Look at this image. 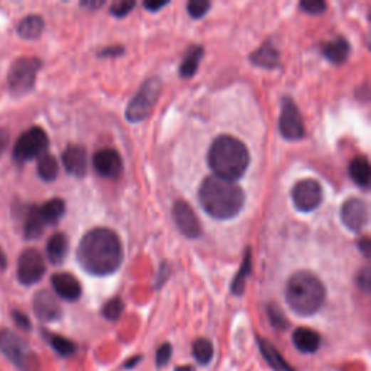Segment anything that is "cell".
<instances>
[{"mask_svg":"<svg viewBox=\"0 0 371 371\" xmlns=\"http://www.w3.org/2000/svg\"><path fill=\"white\" fill-rule=\"evenodd\" d=\"M95 170L106 179H117L123 172V161L116 150H99L93 157Z\"/></svg>","mask_w":371,"mask_h":371,"instance_id":"cell-14","label":"cell"},{"mask_svg":"<svg viewBox=\"0 0 371 371\" xmlns=\"http://www.w3.org/2000/svg\"><path fill=\"white\" fill-rule=\"evenodd\" d=\"M46 224L41 219L38 214V206H32L28 209L25 224H23V234L26 239H38L41 235L44 234Z\"/></svg>","mask_w":371,"mask_h":371,"instance_id":"cell-26","label":"cell"},{"mask_svg":"<svg viewBox=\"0 0 371 371\" xmlns=\"http://www.w3.org/2000/svg\"><path fill=\"white\" fill-rule=\"evenodd\" d=\"M120 54H123L122 47H108L99 53V57H117Z\"/></svg>","mask_w":371,"mask_h":371,"instance_id":"cell-41","label":"cell"},{"mask_svg":"<svg viewBox=\"0 0 371 371\" xmlns=\"http://www.w3.org/2000/svg\"><path fill=\"white\" fill-rule=\"evenodd\" d=\"M8 268V258L5 256V253L0 250V271H4Z\"/></svg>","mask_w":371,"mask_h":371,"instance_id":"cell-45","label":"cell"},{"mask_svg":"<svg viewBox=\"0 0 371 371\" xmlns=\"http://www.w3.org/2000/svg\"><path fill=\"white\" fill-rule=\"evenodd\" d=\"M68 254V238L63 232L54 234L47 242V256L54 266H61Z\"/></svg>","mask_w":371,"mask_h":371,"instance_id":"cell-21","label":"cell"},{"mask_svg":"<svg viewBox=\"0 0 371 371\" xmlns=\"http://www.w3.org/2000/svg\"><path fill=\"white\" fill-rule=\"evenodd\" d=\"M36 170L44 182H54L58 176V161L54 155L46 152L38 158Z\"/></svg>","mask_w":371,"mask_h":371,"instance_id":"cell-28","label":"cell"},{"mask_svg":"<svg viewBox=\"0 0 371 371\" xmlns=\"http://www.w3.org/2000/svg\"><path fill=\"white\" fill-rule=\"evenodd\" d=\"M208 164L214 176L228 182H236L250 166V152L238 138L221 135L209 148Z\"/></svg>","mask_w":371,"mask_h":371,"instance_id":"cell-3","label":"cell"},{"mask_svg":"<svg viewBox=\"0 0 371 371\" xmlns=\"http://www.w3.org/2000/svg\"><path fill=\"white\" fill-rule=\"evenodd\" d=\"M260 352L263 358L267 361V364L274 370V371H296L291 364H288L284 357L280 354V351L267 340L257 337Z\"/></svg>","mask_w":371,"mask_h":371,"instance_id":"cell-20","label":"cell"},{"mask_svg":"<svg viewBox=\"0 0 371 371\" xmlns=\"http://www.w3.org/2000/svg\"><path fill=\"white\" fill-rule=\"evenodd\" d=\"M251 63L263 68H277L280 66V54L274 46L266 43L260 50L251 54Z\"/></svg>","mask_w":371,"mask_h":371,"instance_id":"cell-23","label":"cell"},{"mask_svg":"<svg viewBox=\"0 0 371 371\" xmlns=\"http://www.w3.org/2000/svg\"><path fill=\"white\" fill-rule=\"evenodd\" d=\"M350 177L352 179V182L362 187V189H368L370 186V164L367 157L360 155L355 157L351 164H350Z\"/></svg>","mask_w":371,"mask_h":371,"instance_id":"cell-24","label":"cell"},{"mask_svg":"<svg viewBox=\"0 0 371 371\" xmlns=\"http://www.w3.org/2000/svg\"><path fill=\"white\" fill-rule=\"evenodd\" d=\"M63 164L68 174L85 177L88 173V152L81 145H68L63 152Z\"/></svg>","mask_w":371,"mask_h":371,"instance_id":"cell-16","label":"cell"},{"mask_svg":"<svg viewBox=\"0 0 371 371\" xmlns=\"http://www.w3.org/2000/svg\"><path fill=\"white\" fill-rule=\"evenodd\" d=\"M44 337L48 341V344L51 345V348L61 357H70L77 351V345L63 335L44 333Z\"/></svg>","mask_w":371,"mask_h":371,"instance_id":"cell-31","label":"cell"},{"mask_svg":"<svg viewBox=\"0 0 371 371\" xmlns=\"http://www.w3.org/2000/svg\"><path fill=\"white\" fill-rule=\"evenodd\" d=\"M211 6L212 5L211 2H208V0H190L187 4V12L193 19H200L208 14Z\"/></svg>","mask_w":371,"mask_h":371,"instance_id":"cell-34","label":"cell"},{"mask_svg":"<svg viewBox=\"0 0 371 371\" xmlns=\"http://www.w3.org/2000/svg\"><path fill=\"white\" fill-rule=\"evenodd\" d=\"M293 344L302 354H315L322 344L320 335L310 328H298L293 333Z\"/></svg>","mask_w":371,"mask_h":371,"instance_id":"cell-18","label":"cell"},{"mask_svg":"<svg viewBox=\"0 0 371 371\" xmlns=\"http://www.w3.org/2000/svg\"><path fill=\"white\" fill-rule=\"evenodd\" d=\"M35 316L41 322H56L61 318V306L56 296L48 291H39L32 301Z\"/></svg>","mask_w":371,"mask_h":371,"instance_id":"cell-15","label":"cell"},{"mask_svg":"<svg viewBox=\"0 0 371 371\" xmlns=\"http://www.w3.org/2000/svg\"><path fill=\"white\" fill-rule=\"evenodd\" d=\"M12 318H14L15 323L18 325V328L23 329V331H29V329L32 328L29 318L23 312H21V310H14L12 312Z\"/></svg>","mask_w":371,"mask_h":371,"instance_id":"cell-39","label":"cell"},{"mask_svg":"<svg viewBox=\"0 0 371 371\" xmlns=\"http://www.w3.org/2000/svg\"><path fill=\"white\" fill-rule=\"evenodd\" d=\"M176 371H194L193 365H180L176 368Z\"/></svg>","mask_w":371,"mask_h":371,"instance_id":"cell-47","label":"cell"},{"mask_svg":"<svg viewBox=\"0 0 371 371\" xmlns=\"http://www.w3.org/2000/svg\"><path fill=\"white\" fill-rule=\"evenodd\" d=\"M357 284L360 287V291H362L364 293H368L371 288V271L370 267H364L362 270H360L358 276H357Z\"/></svg>","mask_w":371,"mask_h":371,"instance_id":"cell-38","label":"cell"},{"mask_svg":"<svg viewBox=\"0 0 371 371\" xmlns=\"http://www.w3.org/2000/svg\"><path fill=\"white\" fill-rule=\"evenodd\" d=\"M173 219L179 231L190 238L196 239L202 235V224L196 216L192 206L184 200H176L173 204Z\"/></svg>","mask_w":371,"mask_h":371,"instance_id":"cell-12","label":"cell"},{"mask_svg":"<svg viewBox=\"0 0 371 371\" xmlns=\"http://www.w3.org/2000/svg\"><path fill=\"white\" fill-rule=\"evenodd\" d=\"M123 309H125V305H123V301L120 298H113L110 299L102 309V315L108 319V320H117L122 313H123Z\"/></svg>","mask_w":371,"mask_h":371,"instance_id":"cell-32","label":"cell"},{"mask_svg":"<svg viewBox=\"0 0 371 371\" xmlns=\"http://www.w3.org/2000/svg\"><path fill=\"white\" fill-rule=\"evenodd\" d=\"M167 5H169V2H144V8L151 12H157L158 9H162Z\"/></svg>","mask_w":371,"mask_h":371,"instance_id":"cell-43","label":"cell"},{"mask_svg":"<svg viewBox=\"0 0 371 371\" xmlns=\"http://www.w3.org/2000/svg\"><path fill=\"white\" fill-rule=\"evenodd\" d=\"M44 26V19L39 15H29L18 23L16 31L23 39H38L43 33Z\"/></svg>","mask_w":371,"mask_h":371,"instance_id":"cell-25","label":"cell"},{"mask_svg":"<svg viewBox=\"0 0 371 371\" xmlns=\"http://www.w3.org/2000/svg\"><path fill=\"white\" fill-rule=\"evenodd\" d=\"M161 93V80L157 77L148 78L140 88L137 95L128 103L125 110V117L132 123H140L145 120L152 112Z\"/></svg>","mask_w":371,"mask_h":371,"instance_id":"cell-6","label":"cell"},{"mask_svg":"<svg viewBox=\"0 0 371 371\" xmlns=\"http://www.w3.org/2000/svg\"><path fill=\"white\" fill-rule=\"evenodd\" d=\"M292 200L296 209L301 212H312L318 209L323 200V190L319 182L305 179L295 184L292 190Z\"/></svg>","mask_w":371,"mask_h":371,"instance_id":"cell-11","label":"cell"},{"mask_svg":"<svg viewBox=\"0 0 371 371\" xmlns=\"http://www.w3.org/2000/svg\"><path fill=\"white\" fill-rule=\"evenodd\" d=\"M358 250L362 253L364 257L370 258V254H371V244H370V239L367 236H364L362 239L358 241Z\"/></svg>","mask_w":371,"mask_h":371,"instance_id":"cell-40","label":"cell"},{"mask_svg":"<svg viewBox=\"0 0 371 371\" xmlns=\"http://www.w3.org/2000/svg\"><path fill=\"white\" fill-rule=\"evenodd\" d=\"M0 352L23 371H31L36 362V358L26 341L11 329H0Z\"/></svg>","mask_w":371,"mask_h":371,"instance_id":"cell-7","label":"cell"},{"mask_svg":"<svg viewBox=\"0 0 371 371\" xmlns=\"http://www.w3.org/2000/svg\"><path fill=\"white\" fill-rule=\"evenodd\" d=\"M142 360V357H140V355H137V357H132L130 361H127L125 362V368H134L140 361Z\"/></svg>","mask_w":371,"mask_h":371,"instance_id":"cell-46","label":"cell"},{"mask_svg":"<svg viewBox=\"0 0 371 371\" xmlns=\"http://www.w3.org/2000/svg\"><path fill=\"white\" fill-rule=\"evenodd\" d=\"M77 261L92 276L113 274L123 261V246L119 235L108 228L89 231L78 244Z\"/></svg>","mask_w":371,"mask_h":371,"instance_id":"cell-1","label":"cell"},{"mask_svg":"<svg viewBox=\"0 0 371 371\" xmlns=\"http://www.w3.org/2000/svg\"><path fill=\"white\" fill-rule=\"evenodd\" d=\"M267 315H268V319L271 322V325L276 328V329H280V331H284V329L288 328V322L283 313V310L274 305V303H270L267 305Z\"/></svg>","mask_w":371,"mask_h":371,"instance_id":"cell-33","label":"cell"},{"mask_svg":"<svg viewBox=\"0 0 371 371\" xmlns=\"http://www.w3.org/2000/svg\"><path fill=\"white\" fill-rule=\"evenodd\" d=\"M48 145H50V140L47 132L43 128L39 127L29 128L15 142L14 152H12L14 160L18 164H23L36 157L39 158L41 155L46 154Z\"/></svg>","mask_w":371,"mask_h":371,"instance_id":"cell-8","label":"cell"},{"mask_svg":"<svg viewBox=\"0 0 371 371\" xmlns=\"http://www.w3.org/2000/svg\"><path fill=\"white\" fill-rule=\"evenodd\" d=\"M9 145V132L6 130H0V155H2Z\"/></svg>","mask_w":371,"mask_h":371,"instance_id":"cell-42","label":"cell"},{"mask_svg":"<svg viewBox=\"0 0 371 371\" xmlns=\"http://www.w3.org/2000/svg\"><path fill=\"white\" fill-rule=\"evenodd\" d=\"M202 57H203V48L200 46H193L183 58V63L180 66V75L184 78L193 77L197 73Z\"/></svg>","mask_w":371,"mask_h":371,"instance_id":"cell-29","label":"cell"},{"mask_svg":"<svg viewBox=\"0 0 371 371\" xmlns=\"http://www.w3.org/2000/svg\"><path fill=\"white\" fill-rule=\"evenodd\" d=\"M66 212V203L63 199L56 197L44 204L38 206V214L46 225H56Z\"/></svg>","mask_w":371,"mask_h":371,"instance_id":"cell-22","label":"cell"},{"mask_svg":"<svg viewBox=\"0 0 371 371\" xmlns=\"http://www.w3.org/2000/svg\"><path fill=\"white\" fill-rule=\"evenodd\" d=\"M215 348L211 340L197 338L193 344V357L200 365H208L214 360Z\"/></svg>","mask_w":371,"mask_h":371,"instance_id":"cell-30","label":"cell"},{"mask_svg":"<svg viewBox=\"0 0 371 371\" xmlns=\"http://www.w3.org/2000/svg\"><path fill=\"white\" fill-rule=\"evenodd\" d=\"M278 130L280 134L288 141H299L305 137V122L292 98H283L281 100Z\"/></svg>","mask_w":371,"mask_h":371,"instance_id":"cell-9","label":"cell"},{"mask_svg":"<svg viewBox=\"0 0 371 371\" xmlns=\"http://www.w3.org/2000/svg\"><path fill=\"white\" fill-rule=\"evenodd\" d=\"M137 6L135 2H128V0H120V2H115L110 6V14L116 18L127 16L134 8Z\"/></svg>","mask_w":371,"mask_h":371,"instance_id":"cell-35","label":"cell"},{"mask_svg":"<svg viewBox=\"0 0 371 371\" xmlns=\"http://www.w3.org/2000/svg\"><path fill=\"white\" fill-rule=\"evenodd\" d=\"M172 354H173V348L169 343H164L158 350H157V354H155V362H157V367H164L166 365L170 358H172Z\"/></svg>","mask_w":371,"mask_h":371,"instance_id":"cell-37","label":"cell"},{"mask_svg":"<svg viewBox=\"0 0 371 371\" xmlns=\"http://www.w3.org/2000/svg\"><path fill=\"white\" fill-rule=\"evenodd\" d=\"M47 271L44 257L36 249H26L18 260V280L23 286H33Z\"/></svg>","mask_w":371,"mask_h":371,"instance_id":"cell-10","label":"cell"},{"mask_svg":"<svg viewBox=\"0 0 371 371\" xmlns=\"http://www.w3.org/2000/svg\"><path fill=\"white\" fill-rule=\"evenodd\" d=\"M251 274V250L246 249L242 264L239 271L236 273L232 284H231V292L235 296H242L245 292V284H246V278Z\"/></svg>","mask_w":371,"mask_h":371,"instance_id":"cell-27","label":"cell"},{"mask_svg":"<svg viewBox=\"0 0 371 371\" xmlns=\"http://www.w3.org/2000/svg\"><path fill=\"white\" fill-rule=\"evenodd\" d=\"M54 292L67 302H75L81 296V284L70 273H56L51 277Z\"/></svg>","mask_w":371,"mask_h":371,"instance_id":"cell-17","label":"cell"},{"mask_svg":"<svg viewBox=\"0 0 371 371\" xmlns=\"http://www.w3.org/2000/svg\"><path fill=\"white\" fill-rule=\"evenodd\" d=\"M341 219L351 232H361L368 224V206L364 200L351 197L341 208Z\"/></svg>","mask_w":371,"mask_h":371,"instance_id":"cell-13","label":"cell"},{"mask_svg":"<svg viewBox=\"0 0 371 371\" xmlns=\"http://www.w3.org/2000/svg\"><path fill=\"white\" fill-rule=\"evenodd\" d=\"M325 298V286L312 271L299 270L287 280L286 302L299 316H312L319 312Z\"/></svg>","mask_w":371,"mask_h":371,"instance_id":"cell-4","label":"cell"},{"mask_svg":"<svg viewBox=\"0 0 371 371\" xmlns=\"http://www.w3.org/2000/svg\"><path fill=\"white\" fill-rule=\"evenodd\" d=\"M102 5H103L102 0H98V2H96V0H88V2H81V4H80V6H83V8L89 9V11L99 9Z\"/></svg>","mask_w":371,"mask_h":371,"instance_id":"cell-44","label":"cell"},{"mask_svg":"<svg viewBox=\"0 0 371 371\" xmlns=\"http://www.w3.org/2000/svg\"><path fill=\"white\" fill-rule=\"evenodd\" d=\"M199 202L203 211L215 219L235 218L245 203V194L234 182L216 176L206 177L199 189Z\"/></svg>","mask_w":371,"mask_h":371,"instance_id":"cell-2","label":"cell"},{"mask_svg":"<svg viewBox=\"0 0 371 371\" xmlns=\"http://www.w3.org/2000/svg\"><path fill=\"white\" fill-rule=\"evenodd\" d=\"M41 66L43 63L36 57H21L11 66L8 73V89L12 96L22 98L32 92Z\"/></svg>","mask_w":371,"mask_h":371,"instance_id":"cell-5","label":"cell"},{"mask_svg":"<svg viewBox=\"0 0 371 371\" xmlns=\"http://www.w3.org/2000/svg\"><path fill=\"white\" fill-rule=\"evenodd\" d=\"M351 53V47L350 43L343 38L338 36L333 41H329L323 47H322V54L323 57L333 64H343L348 60V56Z\"/></svg>","mask_w":371,"mask_h":371,"instance_id":"cell-19","label":"cell"},{"mask_svg":"<svg viewBox=\"0 0 371 371\" xmlns=\"http://www.w3.org/2000/svg\"><path fill=\"white\" fill-rule=\"evenodd\" d=\"M299 6L303 12L309 15H320L326 11V4L320 2V0H303Z\"/></svg>","mask_w":371,"mask_h":371,"instance_id":"cell-36","label":"cell"}]
</instances>
